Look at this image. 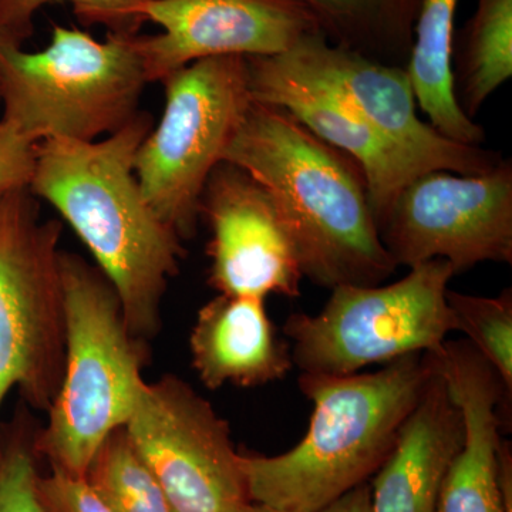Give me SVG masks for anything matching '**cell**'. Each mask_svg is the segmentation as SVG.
<instances>
[{
  "label": "cell",
  "instance_id": "cell-10",
  "mask_svg": "<svg viewBox=\"0 0 512 512\" xmlns=\"http://www.w3.org/2000/svg\"><path fill=\"white\" fill-rule=\"evenodd\" d=\"M124 430L174 512H235L251 501L227 421L178 377L144 383Z\"/></svg>",
  "mask_w": 512,
  "mask_h": 512
},
{
  "label": "cell",
  "instance_id": "cell-4",
  "mask_svg": "<svg viewBox=\"0 0 512 512\" xmlns=\"http://www.w3.org/2000/svg\"><path fill=\"white\" fill-rule=\"evenodd\" d=\"M64 319L62 380L35 451L52 467L86 477L94 456L133 414L146 380L144 352L131 335L117 293L77 255L60 252Z\"/></svg>",
  "mask_w": 512,
  "mask_h": 512
},
{
  "label": "cell",
  "instance_id": "cell-15",
  "mask_svg": "<svg viewBox=\"0 0 512 512\" xmlns=\"http://www.w3.org/2000/svg\"><path fill=\"white\" fill-rule=\"evenodd\" d=\"M430 355L464 423L463 446L444 477L436 512H505L498 485L503 384L467 340H446Z\"/></svg>",
  "mask_w": 512,
  "mask_h": 512
},
{
  "label": "cell",
  "instance_id": "cell-16",
  "mask_svg": "<svg viewBox=\"0 0 512 512\" xmlns=\"http://www.w3.org/2000/svg\"><path fill=\"white\" fill-rule=\"evenodd\" d=\"M431 365L419 402L375 474L370 487L372 512H436L444 477L463 446L460 409L433 359Z\"/></svg>",
  "mask_w": 512,
  "mask_h": 512
},
{
  "label": "cell",
  "instance_id": "cell-19",
  "mask_svg": "<svg viewBox=\"0 0 512 512\" xmlns=\"http://www.w3.org/2000/svg\"><path fill=\"white\" fill-rule=\"evenodd\" d=\"M332 45L406 67L423 0H296Z\"/></svg>",
  "mask_w": 512,
  "mask_h": 512
},
{
  "label": "cell",
  "instance_id": "cell-12",
  "mask_svg": "<svg viewBox=\"0 0 512 512\" xmlns=\"http://www.w3.org/2000/svg\"><path fill=\"white\" fill-rule=\"evenodd\" d=\"M141 16L161 28L137 36L148 83L210 57L282 55L319 33L296 0H144Z\"/></svg>",
  "mask_w": 512,
  "mask_h": 512
},
{
  "label": "cell",
  "instance_id": "cell-20",
  "mask_svg": "<svg viewBox=\"0 0 512 512\" xmlns=\"http://www.w3.org/2000/svg\"><path fill=\"white\" fill-rule=\"evenodd\" d=\"M512 76V0H477L454 36V94L471 120Z\"/></svg>",
  "mask_w": 512,
  "mask_h": 512
},
{
  "label": "cell",
  "instance_id": "cell-24",
  "mask_svg": "<svg viewBox=\"0 0 512 512\" xmlns=\"http://www.w3.org/2000/svg\"><path fill=\"white\" fill-rule=\"evenodd\" d=\"M33 451L19 441L0 448V512H46L37 495Z\"/></svg>",
  "mask_w": 512,
  "mask_h": 512
},
{
  "label": "cell",
  "instance_id": "cell-26",
  "mask_svg": "<svg viewBox=\"0 0 512 512\" xmlns=\"http://www.w3.org/2000/svg\"><path fill=\"white\" fill-rule=\"evenodd\" d=\"M36 150V141L8 120H0V198L29 188L35 173Z\"/></svg>",
  "mask_w": 512,
  "mask_h": 512
},
{
  "label": "cell",
  "instance_id": "cell-13",
  "mask_svg": "<svg viewBox=\"0 0 512 512\" xmlns=\"http://www.w3.org/2000/svg\"><path fill=\"white\" fill-rule=\"evenodd\" d=\"M211 231L210 285L224 295L298 298L303 279L291 232L274 198L237 165L221 161L202 191Z\"/></svg>",
  "mask_w": 512,
  "mask_h": 512
},
{
  "label": "cell",
  "instance_id": "cell-6",
  "mask_svg": "<svg viewBox=\"0 0 512 512\" xmlns=\"http://www.w3.org/2000/svg\"><path fill=\"white\" fill-rule=\"evenodd\" d=\"M453 266L433 259L390 285H342L316 315L285 322L292 362L308 375L349 376L413 353H434L454 332L447 305Z\"/></svg>",
  "mask_w": 512,
  "mask_h": 512
},
{
  "label": "cell",
  "instance_id": "cell-25",
  "mask_svg": "<svg viewBox=\"0 0 512 512\" xmlns=\"http://www.w3.org/2000/svg\"><path fill=\"white\" fill-rule=\"evenodd\" d=\"M36 487L46 512H114L86 477L60 468L52 467L49 476L37 477Z\"/></svg>",
  "mask_w": 512,
  "mask_h": 512
},
{
  "label": "cell",
  "instance_id": "cell-22",
  "mask_svg": "<svg viewBox=\"0 0 512 512\" xmlns=\"http://www.w3.org/2000/svg\"><path fill=\"white\" fill-rule=\"evenodd\" d=\"M446 298L454 330L467 336V342L494 370L511 399L512 289H504L498 296L467 295L448 289Z\"/></svg>",
  "mask_w": 512,
  "mask_h": 512
},
{
  "label": "cell",
  "instance_id": "cell-27",
  "mask_svg": "<svg viewBox=\"0 0 512 512\" xmlns=\"http://www.w3.org/2000/svg\"><path fill=\"white\" fill-rule=\"evenodd\" d=\"M319 512H372L369 483L357 485Z\"/></svg>",
  "mask_w": 512,
  "mask_h": 512
},
{
  "label": "cell",
  "instance_id": "cell-9",
  "mask_svg": "<svg viewBox=\"0 0 512 512\" xmlns=\"http://www.w3.org/2000/svg\"><path fill=\"white\" fill-rule=\"evenodd\" d=\"M394 265L443 259L461 274L512 262V163L480 174L431 170L413 177L377 221Z\"/></svg>",
  "mask_w": 512,
  "mask_h": 512
},
{
  "label": "cell",
  "instance_id": "cell-2",
  "mask_svg": "<svg viewBox=\"0 0 512 512\" xmlns=\"http://www.w3.org/2000/svg\"><path fill=\"white\" fill-rule=\"evenodd\" d=\"M222 161L237 165L274 198L303 278L333 289L380 285L396 272L360 165L288 111L252 99Z\"/></svg>",
  "mask_w": 512,
  "mask_h": 512
},
{
  "label": "cell",
  "instance_id": "cell-28",
  "mask_svg": "<svg viewBox=\"0 0 512 512\" xmlns=\"http://www.w3.org/2000/svg\"><path fill=\"white\" fill-rule=\"evenodd\" d=\"M235 512H281V511H276V510H274V508L266 507V505L252 503V501H249L248 504H245L244 507L239 508V510L235 511Z\"/></svg>",
  "mask_w": 512,
  "mask_h": 512
},
{
  "label": "cell",
  "instance_id": "cell-5",
  "mask_svg": "<svg viewBox=\"0 0 512 512\" xmlns=\"http://www.w3.org/2000/svg\"><path fill=\"white\" fill-rule=\"evenodd\" d=\"M136 35L107 33L100 42L77 28L53 25L39 52L0 43V103L30 140L97 141L138 113L148 83Z\"/></svg>",
  "mask_w": 512,
  "mask_h": 512
},
{
  "label": "cell",
  "instance_id": "cell-17",
  "mask_svg": "<svg viewBox=\"0 0 512 512\" xmlns=\"http://www.w3.org/2000/svg\"><path fill=\"white\" fill-rule=\"evenodd\" d=\"M192 366L211 390L231 383L259 387L284 379L291 349L279 338L265 299L220 295L198 312L190 338Z\"/></svg>",
  "mask_w": 512,
  "mask_h": 512
},
{
  "label": "cell",
  "instance_id": "cell-23",
  "mask_svg": "<svg viewBox=\"0 0 512 512\" xmlns=\"http://www.w3.org/2000/svg\"><path fill=\"white\" fill-rule=\"evenodd\" d=\"M62 2L72 3L83 25H101L109 33L136 35L146 23L141 16L144 0H0V43L23 47L35 32L36 13Z\"/></svg>",
  "mask_w": 512,
  "mask_h": 512
},
{
  "label": "cell",
  "instance_id": "cell-11",
  "mask_svg": "<svg viewBox=\"0 0 512 512\" xmlns=\"http://www.w3.org/2000/svg\"><path fill=\"white\" fill-rule=\"evenodd\" d=\"M286 53L335 90L359 119L419 174L431 170L480 174L503 160L483 146L448 140L421 120L406 67L390 66L332 45L320 33L305 37Z\"/></svg>",
  "mask_w": 512,
  "mask_h": 512
},
{
  "label": "cell",
  "instance_id": "cell-7",
  "mask_svg": "<svg viewBox=\"0 0 512 512\" xmlns=\"http://www.w3.org/2000/svg\"><path fill=\"white\" fill-rule=\"evenodd\" d=\"M163 117L134 158L138 187L181 239L192 237L202 191L252 101L247 57L198 60L163 80Z\"/></svg>",
  "mask_w": 512,
  "mask_h": 512
},
{
  "label": "cell",
  "instance_id": "cell-21",
  "mask_svg": "<svg viewBox=\"0 0 512 512\" xmlns=\"http://www.w3.org/2000/svg\"><path fill=\"white\" fill-rule=\"evenodd\" d=\"M86 478L114 512H174L124 427L101 444Z\"/></svg>",
  "mask_w": 512,
  "mask_h": 512
},
{
  "label": "cell",
  "instance_id": "cell-18",
  "mask_svg": "<svg viewBox=\"0 0 512 512\" xmlns=\"http://www.w3.org/2000/svg\"><path fill=\"white\" fill-rule=\"evenodd\" d=\"M458 0H423L413 30L406 73L417 106L441 136L483 146L485 131L460 109L454 94L453 46Z\"/></svg>",
  "mask_w": 512,
  "mask_h": 512
},
{
  "label": "cell",
  "instance_id": "cell-8",
  "mask_svg": "<svg viewBox=\"0 0 512 512\" xmlns=\"http://www.w3.org/2000/svg\"><path fill=\"white\" fill-rule=\"evenodd\" d=\"M62 225L43 220L29 188L0 198V406L19 389L49 410L62 380Z\"/></svg>",
  "mask_w": 512,
  "mask_h": 512
},
{
  "label": "cell",
  "instance_id": "cell-1",
  "mask_svg": "<svg viewBox=\"0 0 512 512\" xmlns=\"http://www.w3.org/2000/svg\"><path fill=\"white\" fill-rule=\"evenodd\" d=\"M153 126V117L138 111L101 140L40 141L29 185L82 239L137 339L157 332L165 288L184 255L181 238L148 207L134 174L138 147Z\"/></svg>",
  "mask_w": 512,
  "mask_h": 512
},
{
  "label": "cell",
  "instance_id": "cell-3",
  "mask_svg": "<svg viewBox=\"0 0 512 512\" xmlns=\"http://www.w3.org/2000/svg\"><path fill=\"white\" fill-rule=\"evenodd\" d=\"M430 353L373 373L299 377L313 404L303 439L278 456L239 454L252 503L281 512H319L382 467L431 375Z\"/></svg>",
  "mask_w": 512,
  "mask_h": 512
},
{
  "label": "cell",
  "instance_id": "cell-14",
  "mask_svg": "<svg viewBox=\"0 0 512 512\" xmlns=\"http://www.w3.org/2000/svg\"><path fill=\"white\" fill-rule=\"evenodd\" d=\"M247 64L252 99L288 111L320 140L360 165L377 224L397 192L419 175L416 168L380 140L335 90L288 53L247 57Z\"/></svg>",
  "mask_w": 512,
  "mask_h": 512
}]
</instances>
